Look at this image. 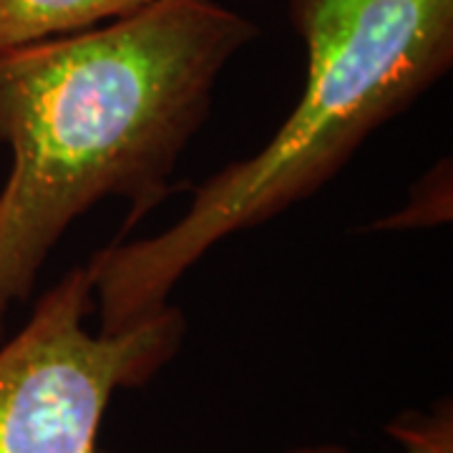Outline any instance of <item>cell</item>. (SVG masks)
<instances>
[{
	"label": "cell",
	"mask_w": 453,
	"mask_h": 453,
	"mask_svg": "<svg viewBox=\"0 0 453 453\" xmlns=\"http://www.w3.org/2000/svg\"><path fill=\"white\" fill-rule=\"evenodd\" d=\"M259 35L217 0H151L91 31L0 53V318L101 199L129 202L121 242L177 189L172 174L225 65Z\"/></svg>",
	"instance_id": "1"
},
{
	"label": "cell",
	"mask_w": 453,
	"mask_h": 453,
	"mask_svg": "<svg viewBox=\"0 0 453 453\" xmlns=\"http://www.w3.org/2000/svg\"><path fill=\"white\" fill-rule=\"evenodd\" d=\"M288 8L308 58L295 109L257 154L211 174L177 225L91 257L101 333L162 312L214 244L315 195L372 131L451 71L453 0H288Z\"/></svg>",
	"instance_id": "2"
},
{
	"label": "cell",
	"mask_w": 453,
	"mask_h": 453,
	"mask_svg": "<svg viewBox=\"0 0 453 453\" xmlns=\"http://www.w3.org/2000/svg\"><path fill=\"white\" fill-rule=\"evenodd\" d=\"M94 310L91 275L73 267L0 348V453H101L113 395L146 386L181 348L179 308L121 333H91Z\"/></svg>",
	"instance_id": "3"
},
{
	"label": "cell",
	"mask_w": 453,
	"mask_h": 453,
	"mask_svg": "<svg viewBox=\"0 0 453 453\" xmlns=\"http://www.w3.org/2000/svg\"><path fill=\"white\" fill-rule=\"evenodd\" d=\"M151 0H0V53L91 31Z\"/></svg>",
	"instance_id": "4"
},
{
	"label": "cell",
	"mask_w": 453,
	"mask_h": 453,
	"mask_svg": "<svg viewBox=\"0 0 453 453\" xmlns=\"http://www.w3.org/2000/svg\"><path fill=\"white\" fill-rule=\"evenodd\" d=\"M405 453H453V405L451 398L438 401L431 411H403L386 426ZM285 453H350L335 443L297 446Z\"/></svg>",
	"instance_id": "5"
},
{
	"label": "cell",
	"mask_w": 453,
	"mask_h": 453,
	"mask_svg": "<svg viewBox=\"0 0 453 453\" xmlns=\"http://www.w3.org/2000/svg\"><path fill=\"white\" fill-rule=\"evenodd\" d=\"M101 453H116V451H104V449H101Z\"/></svg>",
	"instance_id": "6"
}]
</instances>
